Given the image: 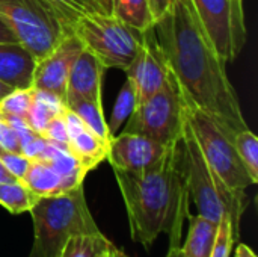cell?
Wrapping results in <instances>:
<instances>
[{"instance_id": "38", "label": "cell", "mask_w": 258, "mask_h": 257, "mask_svg": "<svg viewBox=\"0 0 258 257\" xmlns=\"http://www.w3.org/2000/svg\"><path fill=\"white\" fill-rule=\"evenodd\" d=\"M112 247H113V245H112ZM112 247H110V248H112ZM110 248H109L107 251H104V253H103L101 256H98V257H110V256H109V251H110Z\"/></svg>"}, {"instance_id": "17", "label": "cell", "mask_w": 258, "mask_h": 257, "mask_svg": "<svg viewBox=\"0 0 258 257\" xmlns=\"http://www.w3.org/2000/svg\"><path fill=\"white\" fill-rule=\"evenodd\" d=\"M21 182L38 197H50L65 192L60 174L47 161L41 159H30L29 168Z\"/></svg>"}, {"instance_id": "13", "label": "cell", "mask_w": 258, "mask_h": 257, "mask_svg": "<svg viewBox=\"0 0 258 257\" xmlns=\"http://www.w3.org/2000/svg\"><path fill=\"white\" fill-rule=\"evenodd\" d=\"M104 71L106 68L101 65V62L91 52L83 48L68 76L65 106L82 100L103 101L101 89Z\"/></svg>"}, {"instance_id": "6", "label": "cell", "mask_w": 258, "mask_h": 257, "mask_svg": "<svg viewBox=\"0 0 258 257\" xmlns=\"http://www.w3.org/2000/svg\"><path fill=\"white\" fill-rule=\"evenodd\" d=\"M186 121L204 159L228 188L234 191H246L249 186L255 185L237 155L234 145L236 133L225 123L187 100Z\"/></svg>"}, {"instance_id": "34", "label": "cell", "mask_w": 258, "mask_h": 257, "mask_svg": "<svg viewBox=\"0 0 258 257\" xmlns=\"http://www.w3.org/2000/svg\"><path fill=\"white\" fill-rule=\"evenodd\" d=\"M14 180H18V179H15L8 170H6V167L3 165V162L0 161V183H6V182H14Z\"/></svg>"}, {"instance_id": "2", "label": "cell", "mask_w": 258, "mask_h": 257, "mask_svg": "<svg viewBox=\"0 0 258 257\" xmlns=\"http://www.w3.org/2000/svg\"><path fill=\"white\" fill-rule=\"evenodd\" d=\"M130 226V235L147 251L159 235H169V245H180L189 217V189L181 139L168 147L153 167L130 173L113 170Z\"/></svg>"}, {"instance_id": "27", "label": "cell", "mask_w": 258, "mask_h": 257, "mask_svg": "<svg viewBox=\"0 0 258 257\" xmlns=\"http://www.w3.org/2000/svg\"><path fill=\"white\" fill-rule=\"evenodd\" d=\"M234 236H233V227L231 221L228 217L222 218L218 224V233H216V241L215 247L210 257H230L231 248L234 244Z\"/></svg>"}, {"instance_id": "7", "label": "cell", "mask_w": 258, "mask_h": 257, "mask_svg": "<svg viewBox=\"0 0 258 257\" xmlns=\"http://www.w3.org/2000/svg\"><path fill=\"white\" fill-rule=\"evenodd\" d=\"M186 126L184 94L169 71L168 79L159 91L138 103L133 114L124 124V133H136L157 141L163 145L181 139Z\"/></svg>"}, {"instance_id": "25", "label": "cell", "mask_w": 258, "mask_h": 257, "mask_svg": "<svg viewBox=\"0 0 258 257\" xmlns=\"http://www.w3.org/2000/svg\"><path fill=\"white\" fill-rule=\"evenodd\" d=\"M234 145L243 165L246 167L252 180L258 182V139L249 129L234 135Z\"/></svg>"}, {"instance_id": "12", "label": "cell", "mask_w": 258, "mask_h": 257, "mask_svg": "<svg viewBox=\"0 0 258 257\" xmlns=\"http://www.w3.org/2000/svg\"><path fill=\"white\" fill-rule=\"evenodd\" d=\"M169 145H163L142 135L121 132L112 138L106 159L113 170L136 173L157 164Z\"/></svg>"}, {"instance_id": "1", "label": "cell", "mask_w": 258, "mask_h": 257, "mask_svg": "<svg viewBox=\"0 0 258 257\" xmlns=\"http://www.w3.org/2000/svg\"><path fill=\"white\" fill-rule=\"evenodd\" d=\"M184 98L225 123L234 133L249 129L225 61L218 55L192 0H172L168 12L154 24Z\"/></svg>"}, {"instance_id": "14", "label": "cell", "mask_w": 258, "mask_h": 257, "mask_svg": "<svg viewBox=\"0 0 258 257\" xmlns=\"http://www.w3.org/2000/svg\"><path fill=\"white\" fill-rule=\"evenodd\" d=\"M63 117L68 130V150L86 170V173H89L106 161L110 142L101 139L67 106L63 109Z\"/></svg>"}, {"instance_id": "33", "label": "cell", "mask_w": 258, "mask_h": 257, "mask_svg": "<svg viewBox=\"0 0 258 257\" xmlns=\"http://www.w3.org/2000/svg\"><path fill=\"white\" fill-rule=\"evenodd\" d=\"M236 257H257L255 253L245 244H239L236 248Z\"/></svg>"}, {"instance_id": "3", "label": "cell", "mask_w": 258, "mask_h": 257, "mask_svg": "<svg viewBox=\"0 0 258 257\" xmlns=\"http://www.w3.org/2000/svg\"><path fill=\"white\" fill-rule=\"evenodd\" d=\"M29 214L33 221L29 257H60L70 238L101 232L88 208L83 185L57 195L39 197Z\"/></svg>"}, {"instance_id": "28", "label": "cell", "mask_w": 258, "mask_h": 257, "mask_svg": "<svg viewBox=\"0 0 258 257\" xmlns=\"http://www.w3.org/2000/svg\"><path fill=\"white\" fill-rule=\"evenodd\" d=\"M0 161L3 162L6 170L18 180H23L30 164V159L26 158L23 153H11L3 150H0Z\"/></svg>"}, {"instance_id": "39", "label": "cell", "mask_w": 258, "mask_h": 257, "mask_svg": "<svg viewBox=\"0 0 258 257\" xmlns=\"http://www.w3.org/2000/svg\"><path fill=\"white\" fill-rule=\"evenodd\" d=\"M2 123H3V114H2V111H0V126H2Z\"/></svg>"}, {"instance_id": "26", "label": "cell", "mask_w": 258, "mask_h": 257, "mask_svg": "<svg viewBox=\"0 0 258 257\" xmlns=\"http://www.w3.org/2000/svg\"><path fill=\"white\" fill-rule=\"evenodd\" d=\"M33 101V89H12L0 100V111L6 115L26 118Z\"/></svg>"}, {"instance_id": "15", "label": "cell", "mask_w": 258, "mask_h": 257, "mask_svg": "<svg viewBox=\"0 0 258 257\" xmlns=\"http://www.w3.org/2000/svg\"><path fill=\"white\" fill-rule=\"evenodd\" d=\"M36 59L20 42H0V82L14 89L32 85Z\"/></svg>"}, {"instance_id": "37", "label": "cell", "mask_w": 258, "mask_h": 257, "mask_svg": "<svg viewBox=\"0 0 258 257\" xmlns=\"http://www.w3.org/2000/svg\"><path fill=\"white\" fill-rule=\"evenodd\" d=\"M109 256H110V257H128L127 254H124V253H122L121 250H118V248H116L115 245H113V247L110 248V251H109Z\"/></svg>"}, {"instance_id": "11", "label": "cell", "mask_w": 258, "mask_h": 257, "mask_svg": "<svg viewBox=\"0 0 258 257\" xmlns=\"http://www.w3.org/2000/svg\"><path fill=\"white\" fill-rule=\"evenodd\" d=\"M82 50V41L74 33L68 35L48 55L36 61L30 88L54 94L65 103L68 76Z\"/></svg>"}, {"instance_id": "10", "label": "cell", "mask_w": 258, "mask_h": 257, "mask_svg": "<svg viewBox=\"0 0 258 257\" xmlns=\"http://www.w3.org/2000/svg\"><path fill=\"white\" fill-rule=\"evenodd\" d=\"M169 64L165 52L156 36L154 26L142 32V42L139 52L130 67L125 70L127 79L132 80L138 103L147 100L156 91L162 88L169 76Z\"/></svg>"}, {"instance_id": "30", "label": "cell", "mask_w": 258, "mask_h": 257, "mask_svg": "<svg viewBox=\"0 0 258 257\" xmlns=\"http://www.w3.org/2000/svg\"><path fill=\"white\" fill-rule=\"evenodd\" d=\"M0 150L11 153H21V142L14 129L5 121L0 126Z\"/></svg>"}, {"instance_id": "18", "label": "cell", "mask_w": 258, "mask_h": 257, "mask_svg": "<svg viewBox=\"0 0 258 257\" xmlns=\"http://www.w3.org/2000/svg\"><path fill=\"white\" fill-rule=\"evenodd\" d=\"M63 108H65V103L54 94L33 89V101L24 120L35 133L42 135L48 121L54 115L60 114Z\"/></svg>"}, {"instance_id": "24", "label": "cell", "mask_w": 258, "mask_h": 257, "mask_svg": "<svg viewBox=\"0 0 258 257\" xmlns=\"http://www.w3.org/2000/svg\"><path fill=\"white\" fill-rule=\"evenodd\" d=\"M67 108L71 109L76 115H79L83 120V123L92 132H95L101 139H104L106 142L112 141L109 127H107V121H106L104 112H103V101L82 100V101H76Z\"/></svg>"}, {"instance_id": "19", "label": "cell", "mask_w": 258, "mask_h": 257, "mask_svg": "<svg viewBox=\"0 0 258 257\" xmlns=\"http://www.w3.org/2000/svg\"><path fill=\"white\" fill-rule=\"evenodd\" d=\"M112 15L141 32L156 24L148 0H112Z\"/></svg>"}, {"instance_id": "16", "label": "cell", "mask_w": 258, "mask_h": 257, "mask_svg": "<svg viewBox=\"0 0 258 257\" xmlns=\"http://www.w3.org/2000/svg\"><path fill=\"white\" fill-rule=\"evenodd\" d=\"M189 233L186 242L181 247L183 257H210L216 233L218 224L201 217V215H190L189 214Z\"/></svg>"}, {"instance_id": "31", "label": "cell", "mask_w": 258, "mask_h": 257, "mask_svg": "<svg viewBox=\"0 0 258 257\" xmlns=\"http://www.w3.org/2000/svg\"><path fill=\"white\" fill-rule=\"evenodd\" d=\"M148 5H150V9H151V14L154 17V20L159 21L168 12V9L171 8L172 0H148Z\"/></svg>"}, {"instance_id": "22", "label": "cell", "mask_w": 258, "mask_h": 257, "mask_svg": "<svg viewBox=\"0 0 258 257\" xmlns=\"http://www.w3.org/2000/svg\"><path fill=\"white\" fill-rule=\"evenodd\" d=\"M112 245L101 232L95 235H79L68 239L60 257H98Z\"/></svg>"}, {"instance_id": "21", "label": "cell", "mask_w": 258, "mask_h": 257, "mask_svg": "<svg viewBox=\"0 0 258 257\" xmlns=\"http://www.w3.org/2000/svg\"><path fill=\"white\" fill-rule=\"evenodd\" d=\"M35 195L21 180L0 183V206H3L12 215L29 212L38 201Z\"/></svg>"}, {"instance_id": "9", "label": "cell", "mask_w": 258, "mask_h": 257, "mask_svg": "<svg viewBox=\"0 0 258 257\" xmlns=\"http://www.w3.org/2000/svg\"><path fill=\"white\" fill-rule=\"evenodd\" d=\"M198 17L218 55L234 61L246 42V24L242 0H192Z\"/></svg>"}, {"instance_id": "4", "label": "cell", "mask_w": 258, "mask_h": 257, "mask_svg": "<svg viewBox=\"0 0 258 257\" xmlns=\"http://www.w3.org/2000/svg\"><path fill=\"white\" fill-rule=\"evenodd\" d=\"M184 150V167L189 198L197 206L198 215L219 224L225 217L230 218L233 227L234 241H239L240 218L246 209V194L245 191H234L228 188L224 180L212 170V167L204 159L200 145L187 126L181 136Z\"/></svg>"}, {"instance_id": "20", "label": "cell", "mask_w": 258, "mask_h": 257, "mask_svg": "<svg viewBox=\"0 0 258 257\" xmlns=\"http://www.w3.org/2000/svg\"><path fill=\"white\" fill-rule=\"evenodd\" d=\"M57 14H60L71 26L92 14H112V0H44Z\"/></svg>"}, {"instance_id": "5", "label": "cell", "mask_w": 258, "mask_h": 257, "mask_svg": "<svg viewBox=\"0 0 258 257\" xmlns=\"http://www.w3.org/2000/svg\"><path fill=\"white\" fill-rule=\"evenodd\" d=\"M0 20L36 61L73 33V26L44 0H0Z\"/></svg>"}, {"instance_id": "35", "label": "cell", "mask_w": 258, "mask_h": 257, "mask_svg": "<svg viewBox=\"0 0 258 257\" xmlns=\"http://www.w3.org/2000/svg\"><path fill=\"white\" fill-rule=\"evenodd\" d=\"M166 257H183L181 247L180 245H169V251H168Z\"/></svg>"}, {"instance_id": "36", "label": "cell", "mask_w": 258, "mask_h": 257, "mask_svg": "<svg viewBox=\"0 0 258 257\" xmlns=\"http://www.w3.org/2000/svg\"><path fill=\"white\" fill-rule=\"evenodd\" d=\"M12 89H14L12 86H9V85H6V83L0 82V100H2L5 95H8Z\"/></svg>"}, {"instance_id": "29", "label": "cell", "mask_w": 258, "mask_h": 257, "mask_svg": "<svg viewBox=\"0 0 258 257\" xmlns=\"http://www.w3.org/2000/svg\"><path fill=\"white\" fill-rule=\"evenodd\" d=\"M41 136H44L48 141L59 142V144H65V145L68 144V130H67V121H65V117H63V111L60 114L54 115L48 121V124L45 126Z\"/></svg>"}, {"instance_id": "32", "label": "cell", "mask_w": 258, "mask_h": 257, "mask_svg": "<svg viewBox=\"0 0 258 257\" xmlns=\"http://www.w3.org/2000/svg\"><path fill=\"white\" fill-rule=\"evenodd\" d=\"M15 36L14 33L9 30V27L0 20V42H15ZM18 42V41H17Z\"/></svg>"}, {"instance_id": "8", "label": "cell", "mask_w": 258, "mask_h": 257, "mask_svg": "<svg viewBox=\"0 0 258 257\" xmlns=\"http://www.w3.org/2000/svg\"><path fill=\"white\" fill-rule=\"evenodd\" d=\"M73 33L106 70L119 68L125 71L142 42L141 30L130 27L112 14L85 15L74 23Z\"/></svg>"}, {"instance_id": "23", "label": "cell", "mask_w": 258, "mask_h": 257, "mask_svg": "<svg viewBox=\"0 0 258 257\" xmlns=\"http://www.w3.org/2000/svg\"><path fill=\"white\" fill-rule=\"evenodd\" d=\"M136 106H138L136 89H135L132 80L125 79V82H124V85H122V88H121V91H119V94L116 97L110 121L107 123L109 133H110L112 138L119 133V130L124 127V124L127 123V120L130 118V115L133 114Z\"/></svg>"}]
</instances>
